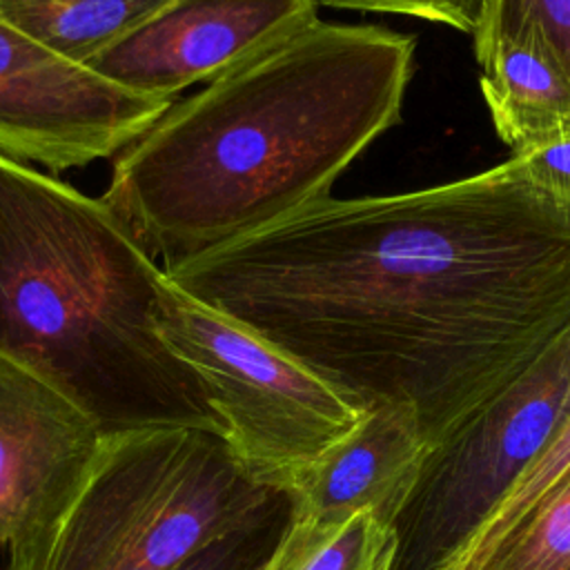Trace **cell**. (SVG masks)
Masks as SVG:
<instances>
[{
    "label": "cell",
    "mask_w": 570,
    "mask_h": 570,
    "mask_svg": "<svg viewBox=\"0 0 570 570\" xmlns=\"http://www.w3.org/2000/svg\"><path fill=\"white\" fill-rule=\"evenodd\" d=\"M432 448L570 332V207L508 160L450 183L327 196L167 272Z\"/></svg>",
    "instance_id": "obj_1"
},
{
    "label": "cell",
    "mask_w": 570,
    "mask_h": 570,
    "mask_svg": "<svg viewBox=\"0 0 570 570\" xmlns=\"http://www.w3.org/2000/svg\"><path fill=\"white\" fill-rule=\"evenodd\" d=\"M416 38L316 20L174 102L114 163L100 196L163 269L258 234L332 196L399 125Z\"/></svg>",
    "instance_id": "obj_2"
},
{
    "label": "cell",
    "mask_w": 570,
    "mask_h": 570,
    "mask_svg": "<svg viewBox=\"0 0 570 570\" xmlns=\"http://www.w3.org/2000/svg\"><path fill=\"white\" fill-rule=\"evenodd\" d=\"M167 281L102 198L0 156V354L102 432L218 428L198 379L156 330Z\"/></svg>",
    "instance_id": "obj_3"
},
{
    "label": "cell",
    "mask_w": 570,
    "mask_h": 570,
    "mask_svg": "<svg viewBox=\"0 0 570 570\" xmlns=\"http://www.w3.org/2000/svg\"><path fill=\"white\" fill-rule=\"evenodd\" d=\"M278 494L247 474L218 428L105 432L65 505L9 548L7 570H174Z\"/></svg>",
    "instance_id": "obj_4"
},
{
    "label": "cell",
    "mask_w": 570,
    "mask_h": 570,
    "mask_svg": "<svg viewBox=\"0 0 570 570\" xmlns=\"http://www.w3.org/2000/svg\"><path fill=\"white\" fill-rule=\"evenodd\" d=\"M154 323L198 379L236 461L267 488L287 492L367 410L361 399L171 281Z\"/></svg>",
    "instance_id": "obj_5"
},
{
    "label": "cell",
    "mask_w": 570,
    "mask_h": 570,
    "mask_svg": "<svg viewBox=\"0 0 570 570\" xmlns=\"http://www.w3.org/2000/svg\"><path fill=\"white\" fill-rule=\"evenodd\" d=\"M570 332L519 381L432 448L394 521L392 570H441L474 534L563 416Z\"/></svg>",
    "instance_id": "obj_6"
},
{
    "label": "cell",
    "mask_w": 570,
    "mask_h": 570,
    "mask_svg": "<svg viewBox=\"0 0 570 570\" xmlns=\"http://www.w3.org/2000/svg\"><path fill=\"white\" fill-rule=\"evenodd\" d=\"M174 100L131 91L0 16V156L51 171L127 149Z\"/></svg>",
    "instance_id": "obj_7"
},
{
    "label": "cell",
    "mask_w": 570,
    "mask_h": 570,
    "mask_svg": "<svg viewBox=\"0 0 570 570\" xmlns=\"http://www.w3.org/2000/svg\"><path fill=\"white\" fill-rule=\"evenodd\" d=\"M318 18L316 0H171L89 67L154 98L209 85Z\"/></svg>",
    "instance_id": "obj_8"
},
{
    "label": "cell",
    "mask_w": 570,
    "mask_h": 570,
    "mask_svg": "<svg viewBox=\"0 0 570 570\" xmlns=\"http://www.w3.org/2000/svg\"><path fill=\"white\" fill-rule=\"evenodd\" d=\"M102 436L69 396L0 354V546L22 541L65 505Z\"/></svg>",
    "instance_id": "obj_9"
},
{
    "label": "cell",
    "mask_w": 570,
    "mask_h": 570,
    "mask_svg": "<svg viewBox=\"0 0 570 570\" xmlns=\"http://www.w3.org/2000/svg\"><path fill=\"white\" fill-rule=\"evenodd\" d=\"M432 445L419 412L401 401H374L343 439L287 488L292 517L336 523L370 510L394 525Z\"/></svg>",
    "instance_id": "obj_10"
},
{
    "label": "cell",
    "mask_w": 570,
    "mask_h": 570,
    "mask_svg": "<svg viewBox=\"0 0 570 570\" xmlns=\"http://www.w3.org/2000/svg\"><path fill=\"white\" fill-rule=\"evenodd\" d=\"M474 56L494 131L512 154L570 131V76L537 36H503Z\"/></svg>",
    "instance_id": "obj_11"
},
{
    "label": "cell",
    "mask_w": 570,
    "mask_h": 570,
    "mask_svg": "<svg viewBox=\"0 0 570 570\" xmlns=\"http://www.w3.org/2000/svg\"><path fill=\"white\" fill-rule=\"evenodd\" d=\"M171 0H0V16L60 56L91 65Z\"/></svg>",
    "instance_id": "obj_12"
},
{
    "label": "cell",
    "mask_w": 570,
    "mask_h": 570,
    "mask_svg": "<svg viewBox=\"0 0 570 570\" xmlns=\"http://www.w3.org/2000/svg\"><path fill=\"white\" fill-rule=\"evenodd\" d=\"M394 525L363 510L325 523L292 517L261 570H392Z\"/></svg>",
    "instance_id": "obj_13"
},
{
    "label": "cell",
    "mask_w": 570,
    "mask_h": 570,
    "mask_svg": "<svg viewBox=\"0 0 570 570\" xmlns=\"http://www.w3.org/2000/svg\"><path fill=\"white\" fill-rule=\"evenodd\" d=\"M566 479H570V414L554 428L539 454L525 465L474 534L441 566V570L479 568L517 523Z\"/></svg>",
    "instance_id": "obj_14"
},
{
    "label": "cell",
    "mask_w": 570,
    "mask_h": 570,
    "mask_svg": "<svg viewBox=\"0 0 570 570\" xmlns=\"http://www.w3.org/2000/svg\"><path fill=\"white\" fill-rule=\"evenodd\" d=\"M474 570H570V479L546 494Z\"/></svg>",
    "instance_id": "obj_15"
},
{
    "label": "cell",
    "mask_w": 570,
    "mask_h": 570,
    "mask_svg": "<svg viewBox=\"0 0 570 570\" xmlns=\"http://www.w3.org/2000/svg\"><path fill=\"white\" fill-rule=\"evenodd\" d=\"M512 33L537 36L570 76V0H492L472 36L474 53Z\"/></svg>",
    "instance_id": "obj_16"
},
{
    "label": "cell",
    "mask_w": 570,
    "mask_h": 570,
    "mask_svg": "<svg viewBox=\"0 0 570 570\" xmlns=\"http://www.w3.org/2000/svg\"><path fill=\"white\" fill-rule=\"evenodd\" d=\"M289 521V499L276 501L249 523L203 546L174 570H261Z\"/></svg>",
    "instance_id": "obj_17"
},
{
    "label": "cell",
    "mask_w": 570,
    "mask_h": 570,
    "mask_svg": "<svg viewBox=\"0 0 570 570\" xmlns=\"http://www.w3.org/2000/svg\"><path fill=\"white\" fill-rule=\"evenodd\" d=\"M325 7L365 13H394L452 27L474 36L485 20L492 0H316Z\"/></svg>",
    "instance_id": "obj_18"
},
{
    "label": "cell",
    "mask_w": 570,
    "mask_h": 570,
    "mask_svg": "<svg viewBox=\"0 0 570 570\" xmlns=\"http://www.w3.org/2000/svg\"><path fill=\"white\" fill-rule=\"evenodd\" d=\"M514 156L530 180L548 196L570 207V131Z\"/></svg>",
    "instance_id": "obj_19"
},
{
    "label": "cell",
    "mask_w": 570,
    "mask_h": 570,
    "mask_svg": "<svg viewBox=\"0 0 570 570\" xmlns=\"http://www.w3.org/2000/svg\"><path fill=\"white\" fill-rule=\"evenodd\" d=\"M568 414H570V385H568V394H566V401H563V416H561V421H563ZM561 421H559V423H561Z\"/></svg>",
    "instance_id": "obj_20"
}]
</instances>
